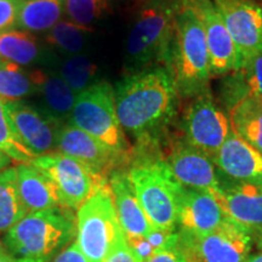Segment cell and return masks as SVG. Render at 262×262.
<instances>
[{
	"instance_id": "cell-40",
	"label": "cell",
	"mask_w": 262,
	"mask_h": 262,
	"mask_svg": "<svg viewBox=\"0 0 262 262\" xmlns=\"http://www.w3.org/2000/svg\"><path fill=\"white\" fill-rule=\"evenodd\" d=\"M5 249H4V247H3V244H2V242H0V253H2V251H4Z\"/></svg>"
},
{
	"instance_id": "cell-36",
	"label": "cell",
	"mask_w": 262,
	"mask_h": 262,
	"mask_svg": "<svg viewBox=\"0 0 262 262\" xmlns=\"http://www.w3.org/2000/svg\"><path fill=\"white\" fill-rule=\"evenodd\" d=\"M52 262H88L81 250L78 247L77 242H73L70 247L64 249Z\"/></svg>"
},
{
	"instance_id": "cell-17",
	"label": "cell",
	"mask_w": 262,
	"mask_h": 262,
	"mask_svg": "<svg viewBox=\"0 0 262 262\" xmlns=\"http://www.w3.org/2000/svg\"><path fill=\"white\" fill-rule=\"evenodd\" d=\"M214 193L183 188L178 217V231L189 234H205L228 220Z\"/></svg>"
},
{
	"instance_id": "cell-44",
	"label": "cell",
	"mask_w": 262,
	"mask_h": 262,
	"mask_svg": "<svg viewBox=\"0 0 262 262\" xmlns=\"http://www.w3.org/2000/svg\"><path fill=\"white\" fill-rule=\"evenodd\" d=\"M258 2H260V0H258Z\"/></svg>"
},
{
	"instance_id": "cell-29",
	"label": "cell",
	"mask_w": 262,
	"mask_h": 262,
	"mask_svg": "<svg viewBox=\"0 0 262 262\" xmlns=\"http://www.w3.org/2000/svg\"><path fill=\"white\" fill-rule=\"evenodd\" d=\"M96 73L97 66L90 61V58L81 55L67 57L60 67L62 79L70 85L71 89L77 95L96 83Z\"/></svg>"
},
{
	"instance_id": "cell-15",
	"label": "cell",
	"mask_w": 262,
	"mask_h": 262,
	"mask_svg": "<svg viewBox=\"0 0 262 262\" xmlns=\"http://www.w3.org/2000/svg\"><path fill=\"white\" fill-rule=\"evenodd\" d=\"M5 113L16 136L35 157L56 152V137L61 124L40 108L26 101L5 102Z\"/></svg>"
},
{
	"instance_id": "cell-32",
	"label": "cell",
	"mask_w": 262,
	"mask_h": 262,
	"mask_svg": "<svg viewBox=\"0 0 262 262\" xmlns=\"http://www.w3.org/2000/svg\"><path fill=\"white\" fill-rule=\"evenodd\" d=\"M21 0H0V33L17 29Z\"/></svg>"
},
{
	"instance_id": "cell-12",
	"label": "cell",
	"mask_w": 262,
	"mask_h": 262,
	"mask_svg": "<svg viewBox=\"0 0 262 262\" xmlns=\"http://www.w3.org/2000/svg\"><path fill=\"white\" fill-rule=\"evenodd\" d=\"M237 47L241 66L262 52V4L258 0H212ZM241 68V67H239Z\"/></svg>"
},
{
	"instance_id": "cell-6",
	"label": "cell",
	"mask_w": 262,
	"mask_h": 262,
	"mask_svg": "<svg viewBox=\"0 0 262 262\" xmlns=\"http://www.w3.org/2000/svg\"><path fill=\"white\" fill-rule=\"evenodd\" d=\"M70 123L96 139L126 164L130 163L133 152L118 120L114 88L108 81H96L78 95Z\"/></svg>"
},
{
	"instance_id": "cell-21",
	"label": "cell",
	"mask_w": 262,
	"mask_h": 262,
	"mask_svg": "<svg viewBox=\"0 0 262 262\" xmlns=\"http://www.w3.org/2000/svg\"><path fill=\"white\" fill-rule=\"evenodd\" d=\"M37 94L40 98L39 108L58 124L67 123L73 111L78 95L62 79L60 74L50 72L35 71Z\"/></svg>"
},
{
	"instance_id": "cell-23",
	"label": "cell",
	"mask_w": 262,
	"mask_h": 262,
	"mask_svg": "<svg viewBox=\"0 0 262 262\" xmlns=\"http://www.w3.org/2000/svg\"><path fill=\"white\" fill-rule=\"evenodd\" d=\"M44 56V48L32 33L12 29L0 33V60L21 67L37 63Z\"/></svg>"
},
{
	"instance_id": "cell-2",
	"label": "cell",
	"mask_w": 262,
	"mask_h": 262,
	"mask_svg": "<svg viewBox=\"0 0 262 262\" xmlns=\"http://www.w3.org/2000/svg\"><path fill=\"white\" fill-rule=\"evenodd\" d=\"M156 147H136L125 169L127 179L153 227L178 231L183 186Z\"/></svg>"
},
{
	"instance_id": "cell-9",
	"label": "cell",
	"mask_w": 262,
	"mask_h": 262,
	"mask_svg": "<svg viewBox=\"0 0 262 262\" xmlns=\"http://www.w3.org/2000/svg\"><path fill=\"white\" fill-rule=\"evenodd\" d=\"M183 141L212 159L229 134V118L219 107L211 91L191 98L181 119Z\"/></svg>"
},
{
	"instance_id": "cell-33",
	"label": "cell",
	"mask_w": 262,
	"mask_h": 262,
	"mask_svg": "<svg viewBox=\"0 0 262 262\" xmlns=\"http://www.w3.org/2000/svg\"><path fill=\"white\" fill-rule=\"evenodd\" d=\"M146 262H188L185 253L182 251L179 243V233L175 232L171 241L168 245L157 251L152 257L148 258Z\"/></svg>"
},
{
	"instance_id": "cell-14",
	"label": "cell",
	"mask_w": 262,
	"mask_h": 262,
	"mask_svg": "<svg viewBox=\"0 0 262 262\" xmlns=\"http://www.w3.org/2000/svg\"><path fill=\"white\" fill-rule=\"evenodd\" d=\"M56 152L83 164L98 179L108 180L114 170L126 165L116 153L71 123H63L58 127Z\"/></svg>"
},
{
	"instance_id": "cell-37",
	"label": "cell",
	"mask_w": 262,
	"mask_h": 262,
	"mask_svg": "<svg viewBox=\"0 0 262 262\" xmlns=\"http://www.w3.org/2000/svg\"><path fill=\"white\" fill-rule=\"evenodd\" d=\"M10 164H11V159H10L5 153H3L2 150H0V171L9 168Z\"/></svg>"
},
{
	"instance_id": "cell-20",
	"label": "cell",
	"mask_w": 262,
	"mask_h": 262,
	"mask_svg": "<svg viewBox=\"0 0 262 262\" xmlns=\"http://www.w3.org/2000/svg\"><path fill=\"white\" fill-rule=\"evenodd\" d=\"M16 171L19 195L28 214L62 206L56 186L41 170L27 163L16 166Z\"/></svg>"
},
{
	"instance_id": "cell-30",
	"label": "cell",
	"mask_w": 262,
	"mask_h": 262,
	"mask_svg": "<svg viewBox=\"0 0 262 262\" xmlns=\"http://www.w3.org/2000/svg\"><path fill=\"white\" fill-rule=\"evenodd\" d=\"M111 5V0H64L63 15L68 21L89 28L103 17Z\"/></svg>"
},
{
	"instance_id": "cell-27",
	"label": "cell",
	"mask_w": 262,
	"mask_h": 262,
	"mask_svg": "<svg viewBox=\"0 0 262 262\" xmlns=\"http://www.w3.org/2000/svg\"><path fill=\"white\" fill-rule=\"evenodd\" d=\"M35 71L27 72L21 66L6 63L0 68V100L4 102L25 101L37 94Z\"/></svg>"
},
{
	"instance_id": "cell-10",
	"label": "cell",
	"mask_w": 262,
	"mask_h": 262,
	"mask_svg": "<svg viewBox=\"0 0 262 262\" xmlns=\"http://www.w3.org/2000/svg\"><path fill=\"white\" fill-rule=\"evenodd\" d=\"M31 164L55 183L60 193L62 206L74 211L95 191L108 185V180L96 178L83 164L58 152L37 157Z\"/></svg>"
},
{
	"instance_id": "cell-43",
	"label": "cell",
	"mask_w": 262,
	"mask_h": 262,
	"mask_svg": "<svg viewBox=\"0 0 262 262\" xmlns=\"http://www.w3.org/2000/svg\"><path fill=\"white\" fill-rule=\"evenodd\" d=\"M260 3H261V4H262V0H260Z\"/></svg>"
},
{
	"instance_id": "cell-1",
	"label": "cell",
	"mask_w": 262,
	"mask_h": 262,
	"mask_svg": "<svg viewBox=\"0 0 262 262\" xmlns=\"http://www.w3.org/2000/svg\"><path fill=\"white\" fill-rule=\"evenodd\" d=\"M180 98L175 80L164 66L125 74L114 86L118 120L137 147H157L178 114Z\"/></svg>"
},
{
	"instance_id": "cell-34",
	"label": "cell",
	"mask_w": 262,
	"mask_h": 262,
	"mask_svg": "<svg viewBox=\"0 0 262 262\" xmlns=\"http://www.w3.org/2000/svg\"><path fill=\"white\" fill-rule=\"evenodd\" d=\"M126 243L140 262H146L156 254V250L142 235H125Z\"/></svg>"
},
{
	"instance_id": "cell-31",
	"label": "cell",
	"mask_w": 262,
	"mask_h": 262,
	"mask_svg": "<svg viewBox=\"0 0 262 262\" xmlns=\"http://www.w3.org/2000/svg\"><path fill=\"white\" fill-rule=\"evenodd\" d=\"M0 150L19 164L31 163L37 158L16 136L5 113V102L0 100Z\"/></svg>"
},
{
	"instance_id": "cell-5",
	"label": "cell",
	"mask_w": 262,
	"mask_h": 262,
	"mask_svg": "<svg viewBox=\"0 0 262 262\" xmlns=\"http://www.w3.org/2000/svg\"><path fill=\"white\" fill-rule=\"evenodd\" d=\"M165 67L171 73L181 98L210 91V58L201 19L187 0L180 10Z\"/></svg>"
},
{
	"instance_id": "cell-19",
	"label": "cell",
	"mask_w": 262,
	"mask_h": 262,
	"mask_svg": "<svg viewBox=\"0 0 262 262\" xmlns=\"http://www.w3.org/2000/svg\"><path fill=\"white\" fill-rule=\"evenodd\" d=\"M108 183L124 234L146 237L155 227L139 203L125 170H114L108 178Z\"/></svg>"
},
{
	"instance_id": "cell-3",
	"label": "cell",
	"mask_w": 262,
	"mask_h": 262,
	"mask_svg": "<svg viewBox=\"0 0 262 262\" xmlns=\"http://www.w3.org/2000/svg\"><path fill=\"white\" fill-rule=\"evenodd\" d=\"M77 237V215L63 206L27 214L3 234L2 244L17 262H52Z\"/></svg>"
},
{
	"instance_id": "cell-25",
	"label": "cell",
	"mask_w": 262,
	"mask_h": 262,
	"mask_svg": "<svg viewBox=\"0 0 262 262\" xmlns=\"http://www.w3.org/2000/svg\"><path fill=\"white\" fill-rule=\"evenodd\" d=\"M226 84L225 95L228 108L249 95L262 97V52L245 61L238 71L228 74Z\"/></svg>"
},
{
	"instance_id": "cell-39",
	"label": "cell",
	"mask_w": 262,
	"mask_h": 262,
	"mask_svg": "<svg viewBox=\"0 0 262 262\" xmlns=\"http://www.w3.org/2000/svg\"><path fill=\"white\" fill-rule=\"evenodd\" d=\"M0 262H17L14 257H11L10 255L6 253V250L2 251L0 253Z\"/></svg>"
},
{
	"instance_id": "cell-16",
	"label": "cell",
	"mask_w": 262,
	"mask_h": 262,
	"mask_svg": "<svg viewBox=\"0 0 262 262\" xmlns=\"http://www.w3.org/2000/svg\"><path fill=\"white\" fill-rule=\"evenodd\" d=\"M164 160L183 187L209 192L219 188V170L212 159L183 140L166 147Z\"/></svg>"
},
{
	"instance_id": "cell-13",
	"label": "cell",
	"mask_w": 262,
	"mask_h": 262,
	"mask_svg": "<svg viewBox=\"0 0 262 262\" xmlns=\"http://www.w3.org/2000/svg\"><path fill=\"white\" fill-rule=\"evenodd\" d=\"M205 34L211 75H228L241 67L239 54L224 18L212 0H187Z\"/></svg>"
},
{
	"instance_id": "cell-38",
	"label": "cell",
	"mask_w": 262,
	"mask_h": 262,
	"mask_svg": "<svg viewBox=\"0 0 262 262\" xmlns=\"http://www.w3.org/2000/svg\"><path fill=\"white\" fill-rule=\"evenodd\" d=\"M247 262H262V248L257 253H253L249 256Z\"/></svg>"
},
{
	"instance_id": "cell-7",
	"label": "cell",
	"mask_w": 262,
	"mask_h": 262,
	"mask_svg": "<svg viewBox=\"0 0 262 262\" xmlns=\"http://www.w3.org/2000/svg\"><path fill=\"white\" fill-rule=\"evenodd\" d=\"M124 233L110 183L95 191L77 210V242L88 262H104Z\"/></svg>"
},
{
	"instance_id": "cell-28",
	"label": "cell",
	"mask_w": 262,
	"mask_h": 262,
	"mask_svg": "<svg viewBox=\"0 0 262 262\" xmlns=\"http://www.w3.org/2000/svg\"><path fill=\"white\" fill-rule=\"evenodd\" d=\"M90 33L89 28L73 24L68 19H61L47 32V42L62 54L74 56L79 55L85 48L88 34Z\"/></svg>"
},
{
	"instance_id": "cell-41",
	"label": "cell",
	"mask_w": 262,
	"mask_h": 262,
	"mask_svg": "<svg viewBox=\"0 0 262 262\" xmlns=\"http://www.w3.org/2000/svg\"><path fill=\"white\" fill-rule=\"evenodd\" d=\"M5 63H6V62H4V61H2V60H0V68H2L3 66H4Z\"/></svg>"
},
{
	"instance_id": "cell-8",
	"label": "cell",
	"mask_w": 262,
	"mask_h": 262,
	"mask_svg": "<svg viewBox=\"0 0 262 262\" xmlns=\"http://www.w3.org/2000/svg\"><path fill=\"white\" fill-rule=\"evenodd\" d=\"M178 233L188 262H247L253 254V234L232 219L205 234Z\"/></svg>"
},
{
	"instance_id": "cell-42",
	"label": "cell",
	"mask_w": 262,
	"mask_h": 262,
	"mask_svg": "<svg viewBox=\"0 0 262 262\" xmlns=\"http://www.w3.org/2000/svg\"><path fill=\"white\" fill-rule=\"evenodd\" d=\"M21 2H29V0H21Z\"/></svg>"
},
{
	"instance_id": "cell-24",
	"label": "cell",
	"mask_w": 262,
	"mask_h": 262,
	"mask_svg": "<svg viewBox=\"0 0 262 262\" xmlns=\"http://www.w3.org/2000/svg\"><path fill=\"white\" fill-rule=\"evenodd\" d=\"M64 0H29L22 3L17 29L32 33H47L61 21Z\"/></svg>"
},
{
	"instance_id": "cell-4",
	"label": "cell",
	"mask_w": 262,
	"mask_h": 262,
	"mask_svg": "<svg viewBox=\"0 0 262 262\" xmlns=\"http://www.w3.org/2000/svg\"><path fill=\"white\" fill-rule=\"evenodd\" d=\"M186 0H141L125 42L126 74L168 61L175 22Z\"/></svg>"
},
{
	"instance_id": "cell-26",
	"label": "cell",
	"mask_w": 262,
	"mask_h": 262,
	"mask_svg": "<svg viewBox=\"0 0 262 262\" xmlns=\"http://www.w3.org/2000/svg\"><path fill=\"white\" fill-rule=\"evenodd\" d=\"M18 191L16 166L0 171V234H5L27 215Z\"/></svg>"
},
{
	"instance_id": "cell-22",
	"label": "cell",
	"mask_w": 262,
	"mask_h": 262,
	"mask_svg": "<svg viewBox=\"0 0 262 262\" xmlns=\"http://www.w3.org/2000/svg\"><path fill=\"white\" fill-rule=\"evenodd\" d=\"M231 129L262 155V97L249 95L228 108Z\"/></svg>"
},
{
	"instance_id": "cell-18",
	"label": "cell",
	"mask_w": 262,
	"mask_h": 262,
	"mask_svg": "<svg viewBox=\"0 0 262 262\" xmlns=\"http://www.w3.org/2000/svg\"><path fill=\"white\" fill-rule=\"evenodd\" d=\"M212 162L219 171L234 181L262 183V155L233 131Z\"/></svg>"
},
{
	"instance_id": "cell-35",
	"label": "cell",
	"mask_w": 262,
	"mask_h": 262,
	"mask_svg": "<svg viewBox=\"0 0 262 262\" xmlns=\"http://www.w3.org/2000/svg\"><path fill=\"white\" fill-rule=\"evenodd\" d=\"M104 262H140L126 243L125 234H122L114 244Z\"/></svg>"
},
{
	"instance_id": "cell-11",
	"label": "cell",
	"mask_w": 262,
	"mask_h": 262,
	"mask_svg": "<svg viewBox=\"0 0 262 262\" xmlns=\"http://www.w3.org/2000/svg\"><path fill=\"white\" fill-rule=\"evenodd\" d=\"M214 193L229 219L247 228L262 248V183L242 182L219 171Z\"/></svg>"
}]
</instances>
